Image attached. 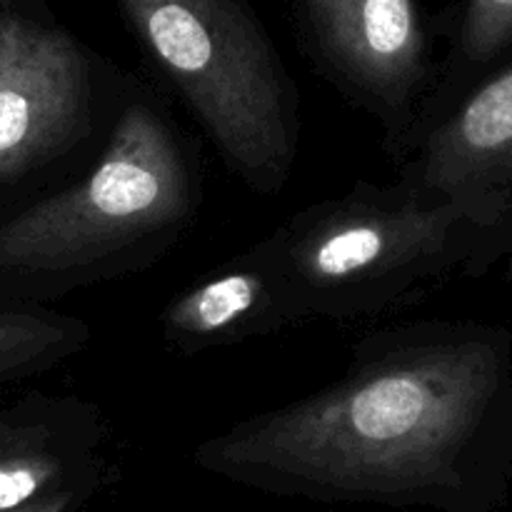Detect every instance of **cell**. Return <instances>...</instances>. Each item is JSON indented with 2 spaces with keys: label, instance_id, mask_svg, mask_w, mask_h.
<instances>
[{
  "label": "cell",
  "instance_id": "cell-13",
  "mask_svg": "<svg viewBox=\"0 0 512 512\" xmlns=\"http://www.w3.org/2000/svg\"><path fill=\"white\" fill-rule=\"evenodd\" d=\"M5 3H10V0H0V8H3V5H5Z\"/></svg>",
  "mask_w": 512,
  "mask_h": 512
},
{
  "label": "cell",
  "instance_id": "cell-12",
  "mask_svg": "<svg viewBox=\"0 0 512 512\" xmlns=\"http://www.w3.org/2000/svg\"><path fill=\"white\" fill-rule=\"evenodd\" d=\"M100 473L85 475V478L70 480V483L58 485V488H50L48 493L38 495L30 503L20 505V508L5 510V512H75L85 500L93 495V490L98 488Z\"/></svg>",
  "mask_w": 512,
  "mask_h": 512
},
{
  "label": "cell",
  "instance_id": "cell-4",
  "mask_svg": "<svg viewBox=\"0 0 512 512\" xmlns=\"http://www.w3.org/2000/svg\"><path fill=\"white\" fill-rule=\"evenodd\" d=\"M300 323L375 318L410 303L465 265L470 233L460 205L428 200L405 178L358 183L268 235Z\"/></svg>",
  "mask_w": 512,
  "mask_h": 512
},
{
  "label": "cell",
  "instance_id": "cell-11",
  "mask_svg": "<svg viewBox=\"0 0 512 512\" xmlns=\"http://www.w3.org/2000/svg\"><path fill=\"white\" fill-rule=\"evenodd\" d=\"M78 400V395H35L8 413H0V453L53 428Z\"/></svg>",
  "mask_w": 512,
  "mask_h": 512
},
{
  "label": "cell",
  "instance_id": "cell-6",
  "mask_svg": "<svg viewBox=\"0 0 512 512\" xmlns=\"http://www.w3.org/2000/svg\"><path fill=\"white\" fill-rule=\"evenodd\" d=\"M93 125V63L58 25L0 8V185L68 155Z\"/></svg>",
  "mask_w": 512,
  "mask_h": 512
},
{
  "label": "cell",
  "instance_id": "cell-8",
  "mask_svg": "<svg viewBox=\"0 0 512 512\" xmlns=\"http://www.w3.org/2000/svg\"><path fill=\"white\" fill-rule=\"evenodd\" d=\"M300 325L270 238L250 245L165 303L160 333L170 350L200 355Z\"/></svg>",
  "mask_w": 512,
  "mask_h": 512
},
{
  "label": "cell",
  "instance_id": "cell-1",
  "mask_svg": "<svg viewBox=\"0 0 512 512\" xmlns=\"http://www.w3.org/2000/svg\"><path fill=\"white\" fill-rule=\"evenodd\" d=\"M193 460L283 498L498 512L512 480L510 335L440 320L368 333L338 380L220 430Z\"/></svg>",
  "mask_w": 512,
  "mask_h": 512
},
{
  "label": "cell",
  "instance_id": "cell-5",
  "mask_svg": "<svg viewBox=\"0 0 512 512\" xmlns=\"http://www.w3.org/2000/svg\"><path fill=\"white\" fill-rule=\"evenodd\" d=\"M413 140L403 178L423 198L460 205L470 233L465 275L503 265L512 278V60Z\"/></svg>",
  "mask_w": 512,
  "mask_h": 512
},
{
  "label": "cell",
  "instance_id": "cell-9",
  "mask_svg": "<svg viewBox=\"0 0 512 512\" xmlns=\"http://www.w3.org/2000/svg\"><path fill=\"white\" fill-rule=\"evenodd\" d=\"M93 340L85 320L40 305L0 308V385L33 378L83 353Z\"/></svg>",
  "mask_w": 512,
  "mask_h": 512
},
{
  "label": "cell",
  "instance_id": "cell-7",
  "mask_svg": "<svg viewBox=\"0 0 512 512\" xmlns=\"http://www.w3.org/2000/svg\"><path fill=\"white\" fill-rule=\"evenodd\" d=\"M303 30L318 68L395 148L413 138L430 80L418 0H303Z\"/></svg>",
  "mask_w": 512,
  "mask_h": 512
},
{
  "label": "cell",
  "instance_id": "cell-2",
  "mask_svg": "<svg viewBox=\"0 0 512 512\" xmlns=\"http://www.w3.org/2000/svg\"><path fill=\"white\" fill-rule=\"evenodd\" d=\"M195 213L185 140L150 100H130L83 178L0 220V288L63 298L138 273L183 238Z\"/></svg>",
  "mask_w": 512,
  "mask_h": 512
},
{
  "label": "cell",
  "instance_id": "cell-3",
  "mask_svg": "<svg viewBox=\"0 0 512 512\" xmlns=\"http://www.w3.org/2000/svg\"><path fill=\"white\" fill-rule=\"evenodd\" d=\"M115 3L225 168L255 195H278L298 158V93L258 18L240 0Z\"/></svg>",
  "mask_w": 512,
  "mask_h": 512
},
{
  "label": "cell",
  "instance_id": "cell-10",
  "mask_svg": "<svg viewBox=\"0 0 512 512\" xmlns=\"http://www.w3.org/2000/svg\"><path fill=\"white\" fill-rule=\"evenodd\" d=\"M512 45V0H468L458 35L463 68H480Z\"/></svg>",
  "mask_w": 512,
  "mask_h": 512
}]
</instances>
